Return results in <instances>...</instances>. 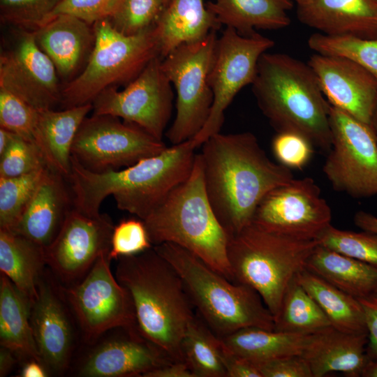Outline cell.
Segmentation results:
<instances>
[{"mask_svg": "<svg viewBox=\"0 0 377 377\" xmlns=\"http://www.w3.org/2000/svg\"><path fill=\"white\" fill-rule=\"evenodd\" d=\"M362 376L377 377V357H370V360L364 369Z\"/></svg>", "mask_w": 377, "mask_h": 377, "instance_id": "db71d44e", "label": "cell"}, {"mask_svg": "<svg viewBox=\"0 0 377 377\" xmlns=\"http://www.w3.org/2000/svg\"><path fill=\"white\" fill-rule=\"evenodd\" d=\"M34 31L38 47L52 61L59 77L68 82L75 78L93 50V25L73 15L59 14Z\"/></svg>", "mask_w": 377, "mask_h": 377, "instance_id": "44dd1931", "label": "cell"}, {"mask_svg": "<svg viewBox=\"0 0 377 377\" xmlns=\"http://www.w3.org/2000/svg\"><path fill=\"white\" fill-rule=\"evenodd\" d=\"M49 168L15 177H0V229L15 228Z\"/></svg>", "mask_w": 377, "mask_h": 377, "instance_id": "d590c367", "label": "cell"}, {"mask_svg": "<svg viewBox=\"0 0 377 377\" xmlns=\"http://www.w3.org/2000/svg\"><path fill=\"white\" fill-rule=\"evenodd\" d=\"M117 260L114 275L131 296L140 332L174 361H184L181 343L195 310L177 272L154 247Z\"/></svg>", "mask_w": 377, "mask_h": 377, "instance_id": "3957f363", "label": "cell"}, {"mask_svg": "<svg viewBox=\"0 0 377 377\" xmlns=\"http://www.w3.org/2000/svg\"><path fill=\"white\" fill-rule=\"evenodd\" d=\"M167 2H168L170 0H165Z\"/></svg>", "mask_w": 377, "mask_h": 377, "instance_id": "6f0895ef", "label": "cell"}, {"mask_svg": "<svg viewBox=\"0 0 377 377\" xmlns=\"http://www.w3.org/2000/svg\"><path fill=\"white\" fill-rule=\"evenodd\" d=\"M313 145L304 135L295 131L277 132L272 140L273 154L279 163L289 169H301L310 161Z\"/></svg>", "mask_w": 377, "mask_h": 377, "instance_id": "7bdbcfd3", "label": "cell"}, {"mask_svg": "<svg viewBox=\"0 0 377 377\" xmlns=\"http://www.w3.org/2000/svg\"><path fill=\"white\" fill-rule=\"evenodd\" d=\"M16 355L13 351L1 346L0 347V376H7L13 369L16 363L15 357Z\"/></svg>", "mask_w": 377, "mask_h": 377, "instance_id": "f907efd6", "label": "cell"}, {"mask_svg": "<svg viewBox=\"0 0 377 377\" xmlns=\"http://www.w3.org/2000/svg\"><path fill=\"white\" fill-rule=\"evenodd\" d=\"M297 6L299 21L319 33L377 38L375 0H307Z\"/></svg>", "mask_w": 377, "mask_h": 377, "instance_id": "603a6c76", "label": "cell"}, {"mask_svg": "<svg viewBox=\"0 0 377 377\" xmlns=\"http://www.w3.org/2000/svg\"><path fill=\"white\" fill-rule=\"evenodd\" d=\"M207 7L221 25L235 29L244 36L256 29L276 30L290 23L288 12L292 0H213Z\"/></svg>", "mask_w": 377, "mask_h": 377, "instance_id": "4316f807", "label": "cell"}, {"mask_svg": "<svg viewBox=\"0 0 377 377\" xmlns=\"http://www.w3.org/2000/svg\"><path fill=\"white\" fill-rule=\"evenodd\" d=\"M167 3L165 0H119L108 19L119 32L138 35L154 27Z\"/></svg>", "mask_w": 377, "mask_h": 377, "instance_id": "8d00e7d4", "label": "cell"}, {"mask_svg": "<svg viewBox=\"0 0 377 377\" xmlns=\"http://www.w3.org/2000/svg\"><path fill=\"white\" fill-rule=\"evenodd\" d=\"M118 1L61 0L50 19L59 14H67L77 17L93 25L100 20L108 18Z\"/></svg>", "mask_w": 377, "mask_h": 377, "instance_id": "ee69618b", "label": "cell"}, {"mask_svg": "<svg viewBox=\"0 0 377 377\" xmlns=\"http://www.w3.org/2000/svg\"><path fill=\"white\" fill-rule=\"evenodd\" d=\"M308 64L329 103L370 125L377 105V79L343 57L315 53Z\"/></svg>", "mask_w": 377, "mask_h": 377, "instance_id": "ac0fdd59", "label": "cell"}, {"mask_svg": "<svg viewBox=\"0 0 377 377\" xmlns=\"http://www.w3.org/2000/svg\"><path fill=\"white\" fill-rule=\"evenodd\" d=\"M330 326L323 311L295 277L288 285L280 310L274 317V330L310 334Z\"/></svg>", "mask_w": 377, "mask_h": 377, "instance_id": "836d02e7", "label": "cell"}, {"mask_svg": "<svg viewBox=\"0 0 377 377\" xmlns=\"http://www.w3.org/2000/svg\"><path fill=\"white\" fill-rule=\"evenodd\" d=\"M209 33L195 43L179 46L165 58L161 66L176 91V114L165 135L178 145L193 138L206 123L213 103L209 75L218 36Z\"/></svg>", "mask_w": 377, "mask_h": 377, "instance_id": "9c48e42d", "label": "cell"}, {"mask_svg": "<svg viewBox=\"0 0 377 377\" xmlns=\"http://www.w3.org/2000/svg\"><path fill=\"white\" fill-rule=\"evenodd\" d=\"M305 269L347 294L362 298L377 290V267L318 244Z\"/></svg>", "mask_w": 377, "mask_h": 377, "instance_id": "83f0119b", "label": "cell"}, {"mask_svg": "<svg viewBox=\"0 0 377 377\" xmlns=\"http://www.w3.org/2000/svg\"><path fill=\"white\" fill-rule=\"evenodd\" d=\"M354 223L356 226L364 231L377 234V216L360 210L354 216Z\"/></svg>", "mask_w": 377, "mask_h": 377, "instance_id": "681fc988", "label": "cell"}, {"mask_svg": "<svg viewBox=\"0 0 377 377\" xmlns=\"http://www.w3.org/2000/svg\"><path fill=\"white\" fill-rule=\"evenodd\" d=\"M370 126L377 140V105H376V107L375 108V110L374 112V114L371 120Z\"/></svg>", "mask_w": 377, "mask_h": 377, "instance_id": "11a10c76", "label": "cell"}, {"mask_svg": "<svg viewBox=\"0 0 377 377\" xmlns=\"http://www.w3.org/2000/svg\"><path fill=\"white\" fill-rule=\"evenodd\" d=\"M92 103L65 108L39 110L35 144L47 165L68 180L71 171V149L76 133Z\"/></svg>", "mask_w": 377, "mask_h": 377, "instance_id": "484cf974", "label": "cell"}, {"mask_svg": "<svg viewBox=\"0 0 377 377\" xmlns=\"http://www.w3.org/2000/svg\"><path fill=\"white\" fill-rule=\"evenodd\" d=\"M153 247L143 220L124 219L115 225L111 237L109 257L117 260L145 252Z\"/></svg>", "mask_w": 377, "mask_h": 377, "instance_id": "b9f144b4", "label": "cell"}, {"mask_svg": "<svg viewBox=\"0 0 377 377\" xmlns=\"http://www.w3.org/2000/svg\"><path fill=\"white\" fill-rule=\"evenodd\" d=\"M258 108L279 131H295L327 151L330 104L309 64L284 53H263L251 84Z\"/></svg>", "mask_w": 377, "mask_h": 377, "instance_id": "277c9868", "label": "cell"}, {"mask_svg": "<svg viewBox=\"0 0 377 377\" xmlns=\"http://www.w3.org/2000/svg\"><path fill=\"white\" fill-rule=\"evenodd\" d=\"M66 177L49 168L20 220L11 230L43 247L58 234L67 213L73 207V197Z\"/></svg>", "mask_w": 377, "mask_h": 377, "instance_id": "7402d4cb", "label": "cell"}, {"mask_svg": "<svg viewBox=\"0 0 377 377\" xmlns=\"http://www.w3.org/2000/svg\"><path fill=\"white\" fill-rule=\"evenodd\" d=\"M318 244L317 239L294 238L251 223L228 239L232 281L255 290L274 318L288 285Z\"/></svg>", "mask_w": 377, "mask_h": 377, "instance_id": "52a82bcc", "label": "cell"}, {"mask_svg": "<svg viewBox=\"0 0 377 377\" xmlns=\"http://www.w3.org/2000/svg\"><path fill=\"white\" fill-rule=\"evenodd\" d=\"M177 272L197 314L219 337L247 327L274 330V318L252 288L232 281L188 250L153 246Z\"/></svg>", "mask_w": 377, "mask_h": 377, "instance_id": "8992f818", "label": "cell"}, {"mask_svg": "<svg viewBox=\"0 0 377 377\" xmlns=\"http://www.w3.org/2000/svg\"><path fill=\"white\" fill-rule=\"evenodd\" d=\"M294 1L297 3V4H300L305 2L307 0H294Z\"/></svg>", "mask_w": 377, "mask_h": 377, "instance_id": "9f6ffc18", "label": "cell"}, {"mask_svg": "<svg viewBox=\"0 0 377 377\" xmlns=\"http://www.w3.org/2000/svg\"><path fill=\"white\" fill-rule=\"evenodd\" d=\"M145 377H195L184 361H176L147 373Z\"/></svg>", "mask_w": 377, "mask_h": 377, "instance_id": "c3c4849f", "label": "cell"}, {"mask_svg": "<svg viewBox=\"0 0 377 377\" xmlns=\"http://www.w3.org/2000/svg\"><path fill=\"white\" fill-rule=\"evenodd\" d=\"M221 359L226 377H262L256 364L229 351L223 344Z\"/></svg>", "mask_w": 377, "mask_h": 377, "instance_id": "bcb514c9", "label": "cell"}, {"mask_svg": "<svg viewBox=\"0 0 377 377\" xmlns=\"http://www.w3.org/2000/svg\"><path fill=\"white\" fill-rule=\"evenodd\" d=\"M61 0H0L4 23L35 30L45 24Z\"/></svg>", "mask_w": 377, "mask_h": 377, "instance_id": "f35d334b", "label": "cell"}, {"mask_svg": "<svg viewBox=\"0 0 377 377\" xmlns=\"http://www.w3.org/2000/svg\"><path fill=\"white\" fill-rule=\"evenodd\" d=\"M274 45L273 40L257 31L244 36L226 27L218 37L209 75L213 103L204 126L191 139L196 148L212 135L221 132L225 111L239 91L252 84L260 57Z\"/></svg>", "mask_w": 377, "mask_h": 377, "instance_id": "4fadbf2b", "label": "cell"}, {"mask_svg": "<svg viewBox=\"0 0 377 377\" xmlns=\"http://www.w3.org/2000/svg\"><path fill=\"white\" fill-rule=\"evenodd\" d=\"M357 300L365 315L369 338L368 353L371 357H377V290Z\"/></svg>", "mask_w": 377, "mask_h": 377, "instance_id": "7dc6e473", "label": "cell"}, {"mask_svg": "<svg viewBox=\"0 0 377 377\" xmlns=\"http://www.w3.org/2000/svg\"><path fill=\"white\" fill-rule=\"evenodd\" d=\"M331 209L311 177L293 178L270 191L258 204L251 223L283 235L316 239L331 225Z\"/></svg>", "mask_w": 377, "mask_h": 377, "instance_id": "9a60e30c", "label": "cell"}, {"mask_svg": "<svg viewBox=\"0 0 377 377\" xmlns=\"http://www.w3.org/2000/svg\"><path fill=\"white\" fill-rule=\"evenodd\" d=\"M93 28L94 44L84 68L62 87L64 109L92 103L105 89L128 84L153 59L161 57L154 27L126 36L104 18L95 22Z\"/></svg>", "mask_w": 377, "mask_h": 377, "instance_id": "ba28073f", "label": "cell"}, {"mask_svg": "<svg viewBox=\"0 0 377 377\" xmlns=\"http://www.w3.org/2000/svg\"><path fill=\"white\" fill-rule=\"evenodd\" d=\"M221 349L220 338L195 313L181 343L183 360L195 377H226Z\"/></svg>", "mask_w": 377, "mask_h": 377, "instance_id": "d6a6232c", "label": "cell"}, {"mask_svg": "<svg viewBox=\"0 0 377 377\" xmlns=\"http://www.w3.org/2000/svg\"><path fill=\"white\" fill-rule=\"evenodd\" d=\"M39 110L0 88V127L35 143Z\"/></svg>", "mask_w": 377, "mask_h": 377, "instance_id": "ab89813d", "label": "cell"}, {"mask_svg": "<svg viewBox=\"0 0 377 377\" xmlns=\"http://www.w3.org/2000/svg\"><path fill=\"white\" fill-rule=\"evenodd\" d=\"M109 251L100 255L80 281L61 286L89 343L112 329L139 330L131 296L111 271Z\"/></svg>", "mask_w": 377, "mask_h": 377, "instance_id": "8fae6325", "label": "cell"}, {"mask_svg": "<svg viewBox=\"0 0 377 377\" xmlns=\"http://www.w3.org/2000/svg\"><path fill=\"white\" fill-rule=\"evenodd\" d=\"M295 279L319 305L333 327L346 333L368 334L364 311L357 298L305 268Z\"/></svg>", "mask_w": 377, "mask_h": 377, "instance_id": "1f68e13d", "label": "cell"}, {"mask_svg": "<svg viewBox=\"0 0 377 377\" xmlns=\"http://www.w3.org/2000/svg\"><path fill=\"white\" fill-rule=\"evenodd\" d=\"M114 225L106 214L87 215L73 207L55 238L44 247L46 265L68 286L80 281L110 249Z\"/></svg>", "mask_w": 377, "mask_h": 377, "instance_id": "e0dca14e", "label": "cell"}, {"mask_svg": "<svg viewBox=\"0 0 377 377\" xmlns=\"http://www.w3.org/2000/svg\"><path fill=\"white\" fill-rule=\"evenodd\" d=\"M31 305L3 274L0 276V343L16 355L41 363L30 322Z\"/></svg>", "mask_w": 377, "mask_h": 377, "instance_id": "4dcf8cb0", "label": "cell"}, {"mask_svg": "<svg viewBox=\"0 0 377 377\" xmlns=\"http://www.w3.org/2000/svg\"><path fill=\"white\" fill-rule=\"evenodd\" d=\"M47 166L38 146L17 135L0 155V177L22 176Z\"/></svg>", "mask_w": 377, "mask_h": 377, "instance_id": "60d3db41", "label": "cell"}, {"mask_svg": "<svg viewBox=\"0 0 377 377\" xmlns=\"http://www.w3.org/2000/svg\"><path fill=\"white\" fill-rule=\"evenodd\" d=\"M50 59L38 47L34 30L17 28L0 54V88L36 110L61 104L62 88Z\"/></svg>", "mask_w": 377, "mask_h": 377, "instance_id": "2e32d148", "label": "cell"}, {"mask_svg": "<svg viewBox=\"0 0 377 377\" xmlns=\"http://www.w3.org/2000/svg\"><path fill=\"white\" fill-rule=\"evenodd\" d=\"M110 114L87 117L75 137L71 155L95 172L117 170L168 147L141 127Z\"/></svg>", "mask_w": 377, "mask_h": 377, "instance_id": "7c38bea8", "label": "cell"}, {"mask_svg": "<svg viewBox=\"0 0 377 377\" xmlns=\"http://www.w3.org/2000/svg\"><path fill=\"white\" fill-rule=\"evenodd\" d=\"M15 135V133L0 127V155L8 149Z\"/></svg>", "mask_w": 377, "mask_h": 377, "instance_id": "f5cc1de1", "label": "cell"}, {"mask_svg": "<svg viewBox=\"0 0 377 377\" xmlns=\"http://www.w3.org/2000/svg\"><path fill=\"white\" fill-rule=\"evenodd\" d=\"M196 147L191 140L167 147L127 168L95 172L71 156L68 180L73 207L97 216L103 201L112 195L118 209L144 220L191 175Z\"/></svg>", "mask_w": 377, "mask_h": 377, "instance_id": "7a4b0ae2", "label": "cell"}, {"mask_svg": "<svg viewBox=\"0 0 377 377\" xmlns=\"http://www.w3.org/2000/svg\"><path fill=\"white\" fill-rule=\"evenodd\" d=\"M311 335L247 327L219 338L227 350L257 365L281 357L302 355Z\"/></svg>", "mask_w": 377, "mask_h": 377, "instance_id": "f546056e", "label": "cell"}, {"mask_svg": "<svg viewBox=\"0 0 377 377\" xmlns=\"http://www.w3.org/2000/svg\"><path fill=\"white\" fill-rule=\"evenodd\" d=\"M262 377H313L306 360L300 355L257 364Z\"/></svg>", "mask_w": 377, "mask_h": 377, "instance_id": "f6af8a7d", "label": "cell"}, {"mask_svg": "<svg viewBox=\"0 0 377 377\" xmlns=\"http://www.w3.org/2000/svg\"><path fill=\"white\" fill-rule=\"evenodd\" d=\"M308 45L315 53L349 59L377 79V38L330 36L317 32L310 36Z\"/></svg>", "mask_w": 377, "mask_h": 377, "instance_id": "e575fe53", "label": "cell"}, {"mask_svg": "<svg viewBox=\"0 0 377 377\" xmlns=\"http://www.w3.org/2000/svg\"><path fill=\"white\" fill-rule=\"evenodd\" d=\"M201 146L207 195L228 239L251 223L266 194L294 178L290 169L267 156L251 132H219Z\"/></svg>", "mask_w": 377, "mask_h": 377, "instance_id": "6da1fadb", "label": "cell"}, {"mask_svg": "<svg viewBox=\"0 0 377 377\" xmlns=\"http://www.w3.org/2000/svg\"><path fill=\"white\" fill-rule=\"evenodd\" d=\"M143 221L153 246L163 243L181 246L232 281L228 237L209 201L200 154L188 178Z\"/></svg>", "mask_w": 377, "mask_h": 377, "instance_id": "5b68a950", "label": "cell"}, {"mask_svg": "<svg viewBox=\"0 0 377 377\" xmlns=\"http://www.w3.org/2000/svg\"><path fill=\"white\" fill-rule=\"evenodd\" d=\"M38 283V295L31 306L30 322L43 364L56 373L67 369L73 353L74 334L61 286L45 273Z\"/></svg>", "mask_w": 377, "mask_h": 377, "instance_id": "d6986e66", "label": "cell"}, {"mask_svg": "<svg viewBox=\"0 0 377 377\" xmlns=\"http://www.w3.org/2000/svg\"><path fill=\"white\" fill-rule=\"evenodd\" d=\"M319 244L377 267V234L342 230L330 225L316 239Z\"/></svg>", "mask_w": 377, "mask_h": 377, "instance_id": "74e56055", "label": "cell"}, {"mask_svg": "<svg viewBox=\"0 0 377 377\" xmlns=\"http://www.w3.org/2000/svg\"><path fill=\"white\" fill-rule=\"evenodd\" d=\"M162 58L153 59L121 91L103 90L93 101V114H110L134 124L162 140L172 115L174 93L161 66Z\"/></svg>", "mask_w": 377, "mask_h": 377, "instance_id": "5bb4252c", "label": "cell"}, {"mask_svg": "<svg viewBox=\"0 0 377 377\" xmlns=\"http://www.w3.org/2000/svg\"><path fill=\"white\" fill-rule=\"evenodd\" d=\"M174 361L138 329H124L121 337L97 346L84 359L78 374L84 377L145 376Z\"/></svg>", "mask_w": 377, "mask_h": 377, "instance_id": "ffe728a7", "label": "cell"}, {"mask_svg": "<svg viewBox=\"0 0 377 377\" xmlns=\"http://www.w3.org/2000/svg\"><path fill=\"white\" fill-rule=\"evenodd\" d=\"M221 26L203 0H170L154 27L161 57L202 40Z\"/></svg>", "mask_w": 377, "mask_h": 377, "instance_id": "d4e9b609", "label": "cell"}, {"mask_svg": "<svg viewBox=\"0 0 377 377\" xmlns=\"http://www.w3.org/2000/svg\"><path fill=\"white\" fill-rule=\"evenodd\" d=\"M367 333L350 334L332 326L311 334L302 356L313 377L338 371L350 377L362 376L370 360Z\"/></svg>", "mask_w": 377, "mask_h": 377, "instance_id": "cb8c5ba5", "label": "cell"}, {"mask_svg": "<svg viewBox=\"0 0 377 377\" xmlns=\"http://www.w3.org/2000/svg\"><path fill=\"white\" fill-rule=\"evenodd\" d=\"M329 120L327 179L334 190L354 198L377 195V140L370 125L331 105Z\"/></svg>", "mask_w": 377, "mask_h": 377, "instance_id": "30bf717a", "label": "cell"}, {"mask_svg": "<svg viewBox=\"0 0 377 377\" xmlns=\"http://www.w3.org/2000/svg\"><path fill=\"white\" fill-rule=\"evenodd\" d=\"M43 363L35 360H29L23 367L20 376L22 377H45L47 374L43 366Z\"/></svg>", "mask_w": 377, "mask_h": 377, "instance_id": "816d5d0a", "label": "cell"}, {"mask_svg": "<svg viewBox=\"0 0 377 377\" xmlns=\"http://www.w3.org/2000/svg\"><path fill=\"white\" fill-rule=\"evenodd\" d=\"M46 265L44 247L13 231L0 229V270L33 304Z\"/></svg>", "mask_w": 377, "mask_h": 377, "instance_id": "f1b7e54d", "label": "cell"}, {"mask_svg": "<svg viewBox=\"0 0 377 377\" xmlns=\"http://www.w3.org/2000/svg\"><path fill=\"white\" fill-rule=\"evenodd\" d=\"M375 1H376V2L377 3V0H375Z\"/></svg>", "mask_w": 377, "mask_h": 377, "instance_id": "680465c9", "label": "cell"}]
</instances>
